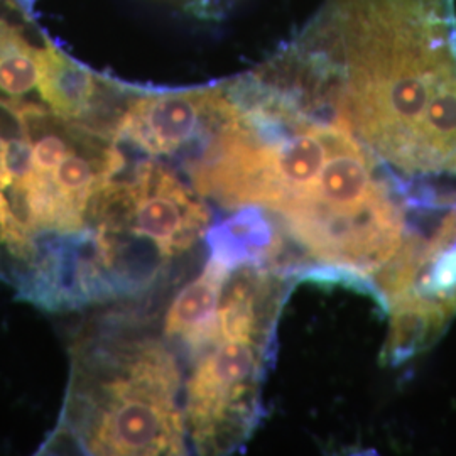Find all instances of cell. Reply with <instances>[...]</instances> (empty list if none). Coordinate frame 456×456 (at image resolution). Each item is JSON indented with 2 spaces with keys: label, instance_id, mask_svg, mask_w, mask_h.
<instances>
[{
  "label": "cell",
  "instance_id": "6da1fadb",
  "mask_svg": "<svg viewBox=\"0 0 456 456\" xmlns=\"http://www.w3.org/2000/svg\"><path fill=\"white\" fill-rule=\"evenodd\" d=\"M273 54L406 191L456 190L455 0H323Z\"/></svg>",
  "mask_w": 456,
  "mask_h": 456
},
{
  "label": "cell",
  "instance_id": "7a4b0ae2",
  "mask_svg": "<svg viewBox=\"0 0 456 456\" xmlns=\"http://www.w3.org/2000/svg\"><path fill=\"white\" fill-rule=\"evenodd\" d=\"M284 274L245 265L228 276L218 335L186 386V429L200 453H230L259 421L261 386L284 301Z\"/></svg>",
  "mask_w": 456,
  "mask_h": 456
},
{
  "label": "cell",
  "instance_id": "3957f363",
  "mask_svg": "<svg viewBox=\"0 0 456 456\" xmlns=\"http://www.w3.org/2000/svg\"><path fill=\"white\" fill-rule=\"evenodd\" d=\"M109 374L86 397L85 448L94 455H183L186 419L178 406L181 374L161 343L115 354Z\"/></svg>",
  "mask_w": 456,
  "mask_h": 456
},
{
  "label": "cell",
  "instance_id": "277c9868",
  "mask_svg": "<svg viewBox=\"0 0 456 456\" xmlns=\"http://www.w3.org/2000/svg\"><path fill=\"white\" fill-rule=\"evenodd\" d=\"M36 58L41 71L37 90L49 109L65 120L97 131L110 110L117 83L98 77L49 45L36 49Z\"/></svg>",
  "mask_w": 456,
  "mask_h": 456
},
{
  "label": "cell",
  "instance_id": "5b68a950",
  "mask_svg": "<svg viewBox=\"0 0 456 456\" xmlns=\"http://www.w3.org/2000/svg\"><path fill=\"white\" fill-rule=\"evenodd\" d=\"M230 269L208 259L203 273L173 299L164 318L167 338L184 345L198 357L218 335V314Z\"/></svg>",
  "mask_w": 456,
  "mask_h": 456
},
{
  "label": "cell",
  "instance_id": "8992f818",
  "mask_svg": "<svg viewBox=\"0 0 456 456\" xmlns=\"http://www.w3.org/2000/svg\"><path fill=\"white\" fill-rule=\"evenodd\" d=\"M210 259L230 271L245 265L271 267L284 250L282 228L262 208L245 207L208 230Z\"/></svg>",
  "mask_w": 456,
  "mask_h": 456
},
{
  "label": "cell",
  "instance_id": "52a82bcc",
  "mask_svg": "<svg viewBox=\"0 0 456 456\" xmlns=\"http://www.w3.org/2000/svg\"><path fill=\"white\" fill-rule=\"evenodd\" d=\"M41 71L36 49L28 43L9 49L0 56V92L4 95L20 98L39 85Z\"/></svg>",
  "mask_w": 456,
  "mask_h": 456
},
{
  "label": "cell",
  "instance_id": "ba28073f",
  "mask_svg": "<svg viewBox=\"0 0 456 456\" xmlns=\"http://www.w3.org/2000/svg\"><path fill=\"white\" fill-rule=\"evenodd\" d=\"M22 43H26V39L20 36V31L9 24L4 17H0V56Z\"/></svg>",
  "mask_w": 456,
  "mask_h": 456
}]
</instances>
